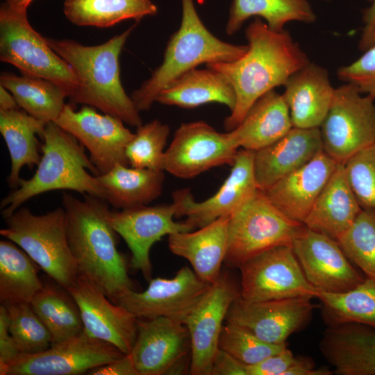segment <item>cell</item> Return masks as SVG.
I'll use <instances>...</instances> for the list:
<instances>
[{
	"mask_svg": "<svg viewBox=\"0 0 375 375\" xmlns=\"http://www.w3.org/2000/svg\"><path fill=\"white\" fill-rule=\"evenodd\" d=\"M248 49L231 62L207 63L206 67L222 74L233 86L235 105L225 119L224 128H236L254 103L275 88L284 86L310 60L286 30L271 29L255 18L245 29Z\"/></svg>",
	"mask_w": 375,
	"mask_h": 375,
	"instance_id": "cell-1",
	"label": "cell"
},
{
	"mask_svg": "<svg viewBox=\"0 0 375 375\" xmlns=\"http://www.w3.org/2000/svg\"><path fill=\"white\" fill-rule=\"evenodd\" d=\"M105 200L85 194L83 200L64 193L67 235L79 273L92 279L112 301L133 290L126 262L117 248L116 231Z\"/></svg>",
	"mask_w": 375,
	"mask_h": 375,
	"instance_id": "cell-2",
	"label": "cell"
},
{
	"mask_svg": "<svg viewBox=\"0 0 375 375\" xmlns=\"http://www.w3.org/2000/svg\"><path fill=\"white\" fill-rule=\"evenodd\" d=\"M135 26L134 24L94 46L68 39H46L52 49L69 64L81 84L76 103L92 106L138 127L142 124L140 111L122 86L119 67L121 51Z\"/></svg>",
	"mask_w": 375,
	"mask_h": 375,
	"instance_id": "cell-3",
	"label": "cell"
},
{
	"mask_svg": "<svg viewBox=\"0 0 375 375\" xmlns=\"http://www.w3.org/2000/svg\"><path fill=\"white\" fill-rule=\"evenodd\" d=\"M42 139V155L34 175L22 178L1 202L3 218L28 199L52 190H69L106 201L98 171L77 139L55 122L47 124Z\"/></svg>",
	"mask_w": 375,
	"mask_h": 375,
	"instance_id": "cell-4",
	"label": "cell"
},
{
	"mask_svg": "<svg viewBox=\"0 0 375 375\" xmlns=\"http://www.w3.org/2000/svg\"><path fill=\"white\" fill-rule=\"evenodd\" d=\"M179 28L169 38L163 61L131 96L137 109L149 110L159 93L185 72L203 63L231 62L241 58L248 46L224 42L201 22L193 0H181Z\"/></svg>",
	"mask_w": 375,
	"mask_h": 375,
	"instance_id": "cell-5",
	"label": "cell"
},
{
	"mask_svg": "<svg viewBox=\"0 0 375 375\" xmlns=\"http://www.w3.org/2000/svg\"><path fill=\"white\" fill-rule=\"evenodd\" d=\"M0 234L17 244L57 284L67 290L79 274L70 249L62 207L44 215L19 208L3 218Z\"/></svg>",
	"mask_w": 375,
	"mask_h": 375,
	"instance_id": "cell-6",
	"label": "cell"
},
{
	"mask_svg": "<svg viewBox=\"0 0 375 375\" xmlns=\"http://www.w3.org/2000/svg\"><path fill=\"white\" fill-rule=\"evenodd\" d=\"M27 10L5 1L0 8V60L22 75L50 81L65 90L76 103L81 84L69 64L30 24Z\"/></svg>",
	"mask_w": 375,
	"mask_h": 375,
	"instance_id": "cell-7",
	"label": "cell"
},
{
	"mask_svg": "<svg viewBox=\"0 0 375 375\" xmlns=\"http://www.w3.org/2000/svg\"><path fill=\"white\" fill-rule=\"evenodd\" d=\"M304 226L286 217L258 189L230 215L224 262L239 268L269 249L292 245Z\"/></svg>",
	"mask_w": 375,
	"mask_h": 375,
	"instance_id": "cell-8",
	"label": "cell"
},
{
	"mask_svg": "<svg viewBox=\"0 0 375 375\" xmlns=\"http://www.w3.org/2000/svg\"><path fill=\"white\" fill-rule=\"evenodd\" d=\"M353 84L335 88L329 110L319 126L322 151L344 164L375 141V98Z\"/></svg>",
	"mask_w": 375,
	"mask_h": 375,
	"instance_id": "cell-9",
	"label": "cell"
},
{
	"mask_svg": "<svg viewBox=\"0 0 375 375\" xmlns=\"http://www.w3.org/2000/svg\"><path fill=\"white\" fill-rule=\"evenodd\" d=\"M239 269L240 297L246 301L317 297L318 290L306 278L292 245L269 249Z\"/></svg>",
	"mask_w": 375,
	"mask_h": 375,
	"instance_id": "cell-10",
	"label": "cell"
},
{
	"mask_svg": "<svg viewBox=\"0 0 375 375\" xmlns=\"http://www.w3.org/2000/svg\"><path fill=\"white\" fill-rule=\"evenodd\" d=\"M239 148L231 131L219 133L203 121L183 123L165 152L164 171L194 178L217 166H232Z\"/></svg>",
	"mask_w": 375,
	"mask_h": 375,
	"instance_id": "cell-11",
	"label": "cell"
},
{
	"mask_svg": "<svg viewBox=\"0 0 375 375\" xmlns=\"http://www.w3.org/2000/svg\"><path fill=\"white\" fill-rule=\"evenodd\" d=\"M125 355L112 344L88 335H78L35 354L21 355L0 368L1 375H77Z\"/></svg>",
	"mask_w": 375,
	"mask_h": 375,
	"instance_id": "cell-12",
	"label": "cell"
},
{
	"mask_svg": "<svg viewBox=\"0 0 375 375\" xmlns=\"http://www.w3.org/2000/svg\"><path fill=\"white\" fill-rule=\"evenodd\" d=\"M72 135L90 153V159L99 175L117 165H128L126 151L134 136L124 122L108 114H100L85 105L76 111L66 104L55 122Z\"/></svg>",
	"mask_w": 375,
	"mask_h": 375,
	"instance_id": "cell-13",
	"label": "cell"
},
{
	"mask_svg": "<svg viewBox=\"0 0 375 375\" xmlns=\"http://www.w3.org/2000/svg\"><path fill=\"white\" fill-rule=\"evenodd\" d=\"M211 285L191 268L184 266L173 278H151L144 291L129 290L114 302L139 319L165 317L183 324L185 318Z\"/></svg>",
	"mask_w": 375,
	"mask_h": 375,
	"instance_id": "cell-14",
	"label": "cell"
},
{
	"mask_svg": "<svg viewBox=\"0 0 375 375\" xmlns=\"http://www.w3.org/2000/svg\"><path fill=\"white\" fill-rule=\"evenodd\" d=\"M310 297L249 301L241 297L231 305L226 323L249 331L272 344H286L292 333L304 328L317 305Z\"/></svg>",
	"mask_w": 375,
	"mask_h": 375,
	"instance_id": "cell-15",
	"label": "cell"
},
{
	"mask_svg": "<svg viewBox=\"0 0 375 375\" xmlns=\"http://www.w3.org/2000/svg\"><path fill=\"white\" fill-rule=\"evenodd\" d=\"M239 297L240 288L231 278L221 275L185 318L191 343L190 374L210 375L223 322Z\"/></svg>",
	"mask_w": 375,
	"mask_h": 375,
	"instance_id": "cell-16",
	"label": "cell"
},
{
	"mask_svg": "<svg viewBox=\"0 0 375 375\" xmlns=\"http://www.w3.org/2000/svg\"><path fill=\"white\" fill-rule=\"evenodd\" d=\"M176 211V204L173 201L171 204L145 205L108 212L109 222L131 251L133 267L149 281L151 279V247L166 235L194 229L185 221L175 222Z\"/></svg>",
	"mask_w": 375,
	"mask_h": 375,
	"instance_id": "cell-17",
	"label": "cell"
},
{
	"mask_svg": "<svg viewBox=\"0 0 375 375\" xmlns=\"http://www.w3.org/2000/svg\"><path fill=\"white\" fill-rule=\"evenodd\" d=\"M292 247L306 278L318 291L344 292L365 278L351 265L338 241L326 234L304 226Z\"/></svg>",
	"mask_w": 375,
	"mask_h": 375,
	"instance_id": "cell-18",
	"label": "cell"
},
{
	"mask_svg": "<svg viewBox=\"0 0 375 375\" xmlns=\"http://www.w3.org/2000/svg\"><path fill=\"white\" fill-rule=\"evenodd\" d=\"M67 291L78 305L83 330L88 335L112 344L124 354L131 353L137 336V317L111 303L101 288L81 273Z\"/></svg>",
	"mask_w": 375,
	"mask_h": 375,
	"instance_id": "cell-19",
	"label": "cell"
},
{
	"mask_svg": "<svg viewBox=\"0 0 375 375\" xmlns=\"http://www.w3.org/2000/svg\"><path fill=\"white\" fill-rule=\"evenodd\" d=\"M258 190L253 169V151H238L227 178L219 189L203 201L197 202L188 189L173 194L176 204V217L185 220L194 228H201L217 219L231 215Z\"/></svg>",
	"mask_w": 375,
	"mask_h": 375,
	"instance_id": "cell-20",
	"label": "cell"
},
{
	"mask_svg": "<svg viewBox=\"0 0 375 375\" xmlns=\"http://www.w3.org/2000/svg\"><path fill=\"white\" fill-rule=\"evenodd\" d=\"M137 336L131 351L140 375L172 374L191 353L186 326L180 321L159 317L138 321Z\"/></svg>",
	"mask_w": 375,
	"mask_h": 375,
	"instance_id": "cell-21",
	"label": "cell"
},
{
	"mask_svg": "<svg viewBox=\"0 0 375 375\" xmlns=\"http://www.w3.org/2000/svg\"><path fill=\"white\" fill-rule=\"evenodd\" d=\"M322 151L319 128L292 127L279 140L253 151V169L258 188L265 191Z\"/></svg>",
	"mask_w": 375,
	"mask_h": 375,
	"instance_id": "cell-22",
	"label": "cell"
},
{
	"mask_svg": "<svg viewBox=\"0 0 375 375\" xmlns=\"http://www.w3.org/2000/svg\"><path fill=\"white\" fill-rule=\"evenodd\" d=\"M338 162L323 152L263 191L286 217L303 224Z\"/></svg>",
	"mask_w": 375,
	"mask_h": 375,
	"instance_id": "cell-23",
	"label": "cell"
},
{
	"mask_svg": "<svg viewBox=\"0 0 375 375\" xmlns=\"http://www.w3.org/2000/svg\"><path fill=\"white\" fill-rule=\"evenodd\" d=\"M284 88L282 95L293 127L319 128L329 110L335 92L328 70L310 62L294 74Z\"/></svg>",
	"mask_w": 375,
	"mask_h": 375,
	"instance_id": "cell-24",
	"label": "cell"
},
{
	"mask_svg": "<svg viewBox=\"0 0 375 375\" xmlns=\"http://www.w3.org/2000/svg\"><path fill=\"white\" fill-rule=\"evenodd\" d=\"M320 351L340 375H375V328L360 324L329 326Z\"/></svg>",
	"mask_w": 375,
	"mask_h": 375,
	"instance_id": "cell-25",
	"label": "cell"
},
{
	"mask_svg": "<svg viewBox=\"0 0 375 375\" xmlns=\"http://www.w3.org/2000/svg\"><path fill=\"white\" fill-rule=\"evenodd\" d=\"M230 215L222 216L195 231L171 234L169 250L188 260L194 272L204 281L212 285L221 276L228 247Z\"/></svg>",
	"mask_w": 375,
	"mask_h": 375,
	"instance_id": "cell-26",
	"label": "cell"
},
{
	"mask_svg": "<svg viewBox=\"0 0 375 375\" xmlns=\"http://www.w3.org/2000/svg\"><path fill=\"white\" fill-rule=\"evenodd\" d=\"M362 208L338 163L303 222L308 228L337 240L353 224Z\"/></svg>",
	"mask_w": 375,
	"mask_h": 375,
	"instance_id": "cell-27",
	"label": "cell"
},
{
	"mask_svg": "<svg viewBox=\"0 0 375 375\" xmlns=\"http://www.w3.org/2000/svg\"><path fill=\"white\" fill-rule=\"evenodd\" d=\"M292 127L283 95L272 90L254 103L231 131L240 148L254 151L279 140Z\"/></svg>",
	"mask_w": 375,
	"mask_h": 375,
	"instance_id": "cell-28",
	"label": "cell"
},
{
	"mask_svg": "<svg viewBox=\"0 0 375 375\" xmlns=\"http://www.w3.org/2000/svg\"><path fill=\"white\" fill-rule=\"evenodd\" d=\"M156 102L184 108L217 102L227 106L231 112L235 94L229 81L218 71L194 68L170 83L159 93Z\"/></svg>",
	"mask_w": 375,
	"mask_h": 375,
	"instance_id": "cell-29",
	"label": "cell"
},
{
	"mask_svg": "<svg viewBox=\"0 0 375 375\" xmlns=\"http://www.w3.org/2000/svg\"><path fill=\"white\" fill-rule=\"evenodd\" d=\"M97 177L105 191L106 201L121 210L152 202L160 195L165 181L162 170L121 164Z\"/></svg>",
	"mask_w": 375,
	"mask_h": 375,
	"instance_id": "cell-30",
	"label": "cell"
},
{
	"mask_svg": "<svg viewBox=\"0 0 375 375\" xmlns=\"http://www.w3.org/2000/svg\"><path fill=\"white\" fill-rule=\"evenodd\" d=\"M46 125L21 108L0 110V132L11 160L7 179L11 188L18 187L23 167L32 169L39 164L41 156L37 135L42 138Z\"/></svg>",
	"mask_w": 375,
	"mask_h": 375,
	"instance_id": "cell-31",
	"label": "cell"
},
{
	"mask_svg": "<svg viewBox=\"0 0 375 375\" xmlns=\"http://www.w3.org/2000/svg\"><path fill=\"white\" fill-rule=\"evenodd\" d=\"M0 85L11 92L19 108L46 124L56 121L68 97L64 90L50 81L10 72L1 74Z\"/></svg>",
	"mask_w": 375,
	"mask_h": 375,
	"instance_id": "cell-32",
	"label": "cell"
},
{
	"mask_svg": "<svg viewBox=\"0 0 375 375\" xmlns=\"http://www.w3.org/2000/svg\"><path fill=\"white\" fill-rule=\"evenodd\" d=\"M38 265L17 244L0 242V301L1 303H30L44 283Z\"/></svg>",
	"mask_w": 375,
	"mask_h": 375,
	"instance_id": "cell-33",
	"label": "cell"
},
{
	"mask_svg": "<svg viewBox=\"0 0 375 375\" xmlns=\"http://www.w3.org/2000/svg\"><path fill=\"white\" fill-rule=\"evenodd\" d=\"M251 17H260L276 31H282L286 24L299 22L311 24L317 17L308 0H233L226 33L233 35Z\"/></svg>",
	"mask_w": 375,
	"mask_h": 375,
	"instance_id": "cell-34",
	"label": "cell"
},
{
	"mask_svg": "<svg viewBox=\"0 0 375 375\" xmlns=\"http://www.w3.org/2000/svg\"><path fill=\"white\" fill-rule=\"evenodd\" d=\"M63 12L76 26L107 28L154 15L157 7L151 0H65Z\"/></svg>",
	"mask_w": 375,
	"mask_h": 375,
	"instance_id": "cell-35",
	"label": "cell"
},
{
	"mask_svg": "<svg viewBox=\"0 0 375 375\" xmlns=\"http://www.w3.org/2000/svg\"><path fill=\"white\" fill-rule=\"evenodd\" d=\"M30 304L50 332L52 345L83 331L77 303L69 292L58 284H44Z\"/></svg>",
	"mask_w": 375,
	"mask_h": 375,
	"instance_id": "cell-36",
	"label": "cell"
},
{
	"mask_svg": "<svg viewBox=\"0 0 375 375\" xmlns=\"http://www.w3.org/2000/svg\"><path fill=\"white\" fill-rule=\"evenodd\" d=\"M323 319L328 326L360 324L375 328V279L365 277L353 289L340 293L318 291Z\"/></svg>",
	"mask_w": 375,
	"mask_h": 375,
	"instance_id": "cell-37",
	"label": "cell"
},
{
	"mask_svg": "<svg viewBox=\"0 0 375 375\" xmlns=\"http://www.w3.org/2000/svg\"><path fill=\"white\" fill-rule=\"evenodd\" d=\"M344 253L365 274L375 279V209L361 210L337 240Z\"/></svg>",
	"mask_w": 375,
	"mask_h": 375,
	"instance_id": "cell-38",
	"label": "cell"
},
{
	"mask_svg": "<svg viewBox=\"0 0 375 375\" xmlns=\"http://www.w3.org/2000/svg\"><path fill=\"white\" fill-rule=\"evenodd\" d=\"M7 310L10 333L22 355L42 352L52 345L50 332L30 303H2Z\"/></svg>",
	"mask_w": 375,
	"mask_h": 375,
	"instance_id": "cell-39",
	"label": "cell"
},
{
	"mask_svg": "<svg viewBox=\"0 0 375 375\" xmlns=\"http://www.w3.org/2000/svg\"><path fill=\"white\" fill-rule=\"evenodd\" d=\"M169 134V126L158 119L137 127L126 147L128 165L136 168L164 171V148Z\"/></svg>",
	"mask_w": 375,
	"mask_h": 375,
	"instance_id": "cell-40",
	"label": "cell"
},
{
	"mask_svg": "<svg viewBox=\"0 0 375 375\" xmlns=\"http://www.w3.org/2000/svg\"><path fill=\"white\" fill-rule=\"evenodd\" d=\"M287 347L286 344H272L238 325H223L219 340V348L240 362L251 365Z\"/></svg>",
	"mask_w": 375,
	"mask_h": 375,
	"instance_id": "cell-41",
	"label": "cell"
},
{
	"mask_svg": "<svg viewBox=\"0 0 375 375\" xmlns=\"http://www.w3.org/2000/svg\"><path fill=\"white\" fill-rule=\"evenodd\" d=\"M348 182L362 209H375V141L344 164Z\"/></svg>",
	"mask_w": 375,
	"mask_h": 375,
	"instance_id": "cell-42",
	"label": "cell"
},
{
	"mask_svg": "<svg viewBox=\"0 0 375 375\" xmlns=\"http://www.w3.org/2000/svg\"><path fill=\"white\" fill-rule=\"evenodd\" d=\"M337 76L344 83L354 85L361 93L375 98V44L353 62L338 68Z\"/></svg>",
	"mask_w": 375,
	"mask_h": 375,
	"instance_id": "cell-43",
	"label": "cell"
},
{
	"mask_svg": "<svg viewBox=\"0 0 375 375\" xmlns=\"http://www.w3.org/2000/svg\"><path fill=\"white\" fill-rule=\"evenodd\" d=\"M298 359L286 347L256 364L248 365L247 375H285Z\"/></svg>",
	"mask_w": 375,
	"mask_h": 375,
	"instance_id": "cell-44",
	"label": "cell"
},
{
	"mask_svg": "<svg viewBox=\"0 0 375 375\" xmlns=\"http://www.w3.org/2000/svg\"><path fill=\"white\" fill-rule=\"evenodd\" d=\"M21 355L9 331L6 308L1 303L0 306V368L12 363Z\"/></svg>",
	"mask_w": 375,
	"mask_h": 375,
	"instance_id": "cell-45",
	"label": "cell"
},
{
	"mask_svg": "<svg viewBox=\"0 0 375 375\" xmlns=\"http://www.w3.org/2000/svg\"><path fill=\"white\" fill-rule=\"evenodd\" d=\"M247 366L219 348L212 362L210 375H247Z\"/></svg>",
	"mask_w": 375,
	"mask_h": 375,
	"instance_id": "cell-46",
	"label": "cell"
},
{
	"mask_svg": "<svg viewBox=\"0 0 375 375\" xmlns=\"http://www.w3.org/2000/svg\"><path fill=\"white\" fill-rule=\"evenodd\" d=\"M92 375H140L131 353L90 370Z\"/></svg>",
	"mask_w": 375,
	"mask_h": 375,
	"instance_id": "cell-47",
	"label": "cell"
},
{
	"mask_svg": "<svg viewBox=\"0 0 375 375\" xmlns=\"http://www.w3.org/2000/svg\"><path fill=\"white\" fill-rule=\"evenodd\" d=\"M367 1L371 4L363 11V27L358 42L359 49L362 51L375 44V0Z\"/></svg>",
	"mask_w": 375,
	"mask_h": 375,
	"instance_id": "cell-48",
	"label": "cell"
},
{
	"mask_svg": "<svg viewBox=\"0 0 375 375\" xmlns=\"http://www.w3.org/2000/svg\"><path fill=\"white\" fill-rule=\"evenodd\" d=\"M333 371L326 369H315L310 360L299 358L285 375H331Z\"/></svg>",
	"mask_w": 375,
	"mask_h": 375,
	"instance_id": "cell-49",
	"label": "cell"
},
{
	"mask_svg": "<svg viewBox=\"0 0 375 375\" xmlns=\"http://www.w3.org/2000/svg\"><path fill=\"white\" fill-rule=\"evenodd\" d=\"M19 108L14 96L7 89L0 85V110Z\"/></svg>",
	"mask_w": 375,
	"mask_h": 375,
	"instance_id": "cell-50",
	"label": "cell"
},
{
	"mask_svg": "<svg viewBox=\"0 0 375 375\" xmlns=\"http://www.w3.org/2000/svg\"><path fill=\"white\" fill-rule=\"evenodd\" d=\"M33 0H6L12 7L17 9L27 10L28 6Z\"/></svg>",
	"mask_w": 375,
	"mask_h": 375,
	"instance_id": "cell-51",
	"label": "cell"
}]
</instances>
